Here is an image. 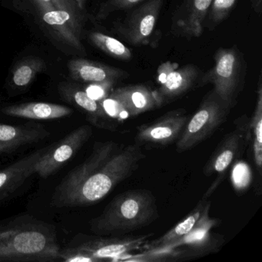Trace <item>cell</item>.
Listing matches in <instances>:
<instances>
[{
  "mask_svg": "<svg viewBox=\"0 0 262 262\" xmlns=\"http://www.w3.org/2000/svg\"><path fill=\"white\" fill-rule=\"evenodd\" d=\"M145 158L137 143L124 146L113 141L96 142L90 156L56 187L51 205L73 208L99 202L129 178Z\"/></svg>",
  "mask_w": 262,
  "mask_h": 262,
  "instance_id": "obj_1",
  "label": "cell"
},
{
  "mask_svg": "<svg viewBox=\"0 0 262 262\" xmlns=\"http://www.w3.org/2000/svg\"><path fill=\"white\" fill-rule=\"evenodd\" d=\"M60 251L50 225L24 217L0 225V262L60 261Z\"/></svg>",
  "mask_w": 262,
  "mask_h": 262,
  "instance_id": "obj_2",
  "label": "cell"
},
{
  "mask_svg": "<svg viewBox=\"0 0 262 262\" xmlns=\"http://www.w3.org/2000/svg\"><path fill=\"white\" fill-rule=\"evenodd\" d=\"M156 199L148 190L134 189L121 193L92 220V232L96 235H125L148 226L159 219Z\"/></svg>",
  "mask_w": 262,
  "mask_h": 262,
  "instance_id": "obj_3",
  "label": "cell"
},
{
  "mask_svg": "<svg viewBox=\"0 0 262 262\" xmlns=\"http://www.w3.org/2000/svg\"><path fill=\"white\" fill-rule=\"evenodd\" d=\"M214 59V67L202 76L199 85L212 84L217 96L233 108L245 85V59L236 46L219 49Z\"/></svg>",
  "mask_w": 262,
  "mask_h": 262,
  "instance_id": "obj_4",
  "label": "cell"
},
{
  "mask_svg": "<svg viewBox=\"0 0 262 262\" xmlns=\"http://www.w3.org/2000/svg\"><path fill=\"white\" fill-rule=\"evenodd\" d=\"M231 110L212 89L205 95L195 113L187 121L176 142L177 151L184 152L206 140L226 122Z\"/></svg>",
  "mask_w": 262,
  "mask_h": 262,
  "instance_id": "obj_5",
  "label": "cell"
},
{
  "mask_svg": "<svg viewBox=\"0 0 262 262\" xmlns=\"http://www.w3.org/2000/svg\"><path fill=\"white\" fill-rule=\"evenodd\" d=\"M151 236V233L139 235H111L108 237L82 235L79 237L80 241L70 248L92 256L96 262L119 261L131 255V253L143 248Z\"/></svg>",
  "mask_w": 262,
  "mask_h": 262,
  "instance_id": "obj_6",
  "label": "cell"
},
{
  "mask_svg": "<svg viewBox=\"0 0 262 262\" xmlns=\"http://www.w3.org/2000/svg\"><path fill=\"white\" fill-rule=\"evenodd\" d=\"M53 3L56 10L42 14V21L61 41L85 53L81 40L83 16L76 0H53Z\"/></svg>",
  "mask_w": 262,
  "mask_h": 262,
  "instance_id": "obj_7",
  "label": "cell"
},
{
  "mask_svg": "<svg viewBox=\"0 0 262 262\" xmlns=\"http://www.w3.org/2000/svg\"><path fill=\"white\" fill-rule=\"evenodd\" d=\"M210 207L211 202L204 210L194 228L186 235L177 242L165 245L171 248H180L182 253V260H189L216 252L219 251L225 242L224 236L211 233V230L219 226L221 221L220 219L210 217Z\"/></svg>",
  "mask_w": 262,
  "mask_h": 262,
  "instance_id": "obj_8",
  "label": "cell"
},
{
  "mask_svg": "<svg viewBox=\"0 0 262 262\" xmlns=\"http://www.w3.org/2000/svg\"><path fill=\"white\" fill-rule=\"evenodd\" d=\"M163 0H145L115 26L116 33L130 45H147L159 19Z\"/></svg>",
  "mask_w": 262,
  "mask_h": 262,
  "instance_id": "obj_9",
  "label": "cell"
},
{
  "mask_svg": "<svg viewBox=\"0 0 262 262\" xmlns=\"http://www.w3.org/2000/svg\"><path fill=\"white\" fill-rule=\"evenodd\" d=\"M93 135L90 125H82L69 133L57 143L50 145L36 163V173L47 179L65 165L81 148L88 142Z\"/></svg>",
  "mask_w": 262,
  "mask_h": 262,
  "instance_id": "obj_10",
  "label": "cell"
},
{
  "mask_svg": "<svg viewBox=\"0 0 262 262\" xmlns=\"http://www.w3.org/2000/svg\"><path fill=\"white\" fill-rule=\"evenodd\" d=\"M249 122L246 116L235 120V128L225 136L204 166L205 176L210 177L215 173L219 174V178L223 176L233 161L238 157L251 139Z\"/></svg>",
  "mask_w": 262,
  "mask_h": 262,
  "instance_id": "obj_11",
  "label": "cell"
},
{
  "mask_svg": "<svg viewBox=\"0 0 262 262\" xmlns=\"http://www.w3.org/2000/svg\"><path fill=\"white\" fill-rule=\"evenodd\" d=\"M188 119L182 108L168 112L154 122L138 126L136 142L161 147L171 145L180 137Z\"/></svg>",
  "mask_w": 262,
  "mask_h": 262,
  "instance_id": "obj_12",
  "label": "cell"
},
{
  "mask_svg": "<svg viewBox=\"0 0 262 262\" xmlns=\"http://www.w3.org/2000/svg\"><path fill=\"white\" fill-rule=\"evenodd\" d=\"M212 0H183L173 14L171 31L187 39L198 38L203 33Z\"/></svg>",
  "mask_w": 262,
  "mask_h": 262,
  "instance_id": "obj_13",
  "label": "cell"
},
{
  "mask_svg": "<svg viewBox=\"0 0 262 262\" xmlns=\"http://www.w3.org/2000/svg\"><path fill=\"white\" fill-rule=\"evenodd\" d=\"M108 96L125 110L128 117L139 116L162 106L156 90L142 84L116 89L112 90Z\"/></svg>",
  "mask_w": 262,
  "mask_h": 262,
  "instance_id": "obj_14",
  "label": "cell"
},
{
  "mask_svg": "<svg viewBox=\"0 0 262 262\" xmlns=\"http://www.w3.org/2000/svg\"><path fill=\"white\" fill-rule=\"evenodd\" d=\"M59 93L66 100L81 108L92 125L108 131L117 130V125L105 113L100 102L91 99L82 89L73 84L62 83L59 86Z\"/></svg>",
  "mask_w": 262,
  "mask_h": 262,
  "instance_id": "obj_15",
  "label": "cell"
},
{
  "mask_svg": "<svg viewBox=\"0 0 262 262\" xmlns=\"http://www.w3.org/2000/svg\"><path fill=\"white\" fill-rule=\"evenodd\" d=\"M68 68L74 80L85 83L110 82L116 84L129 76L125 70L88 59H72L68 62Z\"/></svg>",
  "mask_w": 262,
  "mask_h": 262,
  "instance_id": "obj_16",
  "label": "cell"
},
{
  "mask_svg": "<svg viewBox=\"0 0 262 262\" xmlns=\"http://www.w3.org/2000/svg\"><path fill=\"white\" fill-rule=\"evenodd\" d=\"M49 147L36 150L0 171V200L14 192L36 173V163Z\"/></svg>",
  "mask_w": 262,
  "mask_h": 262,
  "instance_id": "obj_17",
  "label": "cell"
},
{
  "mask_svg": "<svg viewBox=\"0 0 262 262\" xmlns=\"http://www.w3.org/2000/svg\"><path fill=\"white\" fill-rule=\"evenodd\" d=\"M199 76L200 70L193 64L184 66L170 73L156 90L162 105L168 103L191 90Z\"/></svg>",
  "mask_w": 262,
  "mask_h": 262,
  "instance_id": "obj_18",
  "label": "cell"
},
{
  "mask_svg": "<svg viewBox=\"0 0 262 262\" xmlns=\"http://www.w3.org/2000/svg\"><path fill=\"white\" fill-rule=\"evenodd\" d=\"M50 136L42 125H10L0 124V154L10 152L19 147L34 143Z\"/></svg>",
  "mask_w": 262,
  "mask_h": 262,
  "instance_id": "obj_19",
  "label": "cell"
},
{
  "mask_svg": "<svg viewBox=\"0 0 262 262\" xmlns=\"http://www.w3.org/2000/svg\"><path fill=\"white\" fill-rule=\"evenodd\" d=\"M6 116L33 120H53L67 117L73 113L70 107L47 102H27L4 107Z\"/></svg>",
  "mask_w": 262,
  "mask_h": 262,
  "instance_id": "obj_20",
  "label": "cell"
},
{
  "mask_svg": "<svg viewBox=\"0 0 262 262\" xmlns=\"http://www.w3.org/2000/svg\"><path fill=\"white\" fill-rule=\"evenodd\" d=\"M209 202H211L208 201V199L202 198V200L197 204L195 208L183 220L181 221L176 226L173 227L171 229L167 231L165 234L161 236L159 238L155 239L148 244L147 242L143 248H149L162 246V245L177 242L179 239L182 238L194 228Z\"/></svg>",
  "mask_w": 262,
  "mask_h": 262,
  "instance_id": "obj_21",
  "label": "cell"
},
{
  "mask_svg": "<svg viewBox=\"0 0 262 262\" xmlns=\"http://www.w3.org/2000/svg\"><path fill=\"white\" fill-rule=\"evenodd\" d=\"M251 139H252L253 156L254 165L261 174L262 168V84L261 76H259L257 90V101L252 117L250 118Z\"/></svg>",
  "mask_w": 262,
  "mask_h": 262,
  "instance_id": "obj_22",
  "label": "cell"
},
{
  "mask_svg": "<svg viewBox=\"0 0 262 262\" xmlns=\"http://www.w3.org/2000/svg\"><path fill=\"white\" fill-rule=\"evenodd\" d=\"M90 39L93 45L111 57L125 61L133 58L129 49L112 36L99 32H93L90 34Z\"/></svg>",
  "mask_w": 262,
  "mask_h": 262,
  "instance_id": "obj_23",
  "label": "cell"
},
{
  "mask_svg": "<svg viewBox=\"0 0 262 262\" xmlns=\"http://www.w3.org/2000/svg\"><path fill=\"white\" fill-rule=\"evenodd\" d=\"M42 59L37 57L28 58L18 64L13 72L12 82L17 87H27L31 83L37 73L45 69Z\"/></svg>",
  "mask_w": 262,
  "mask_h": 262,
  "instance_id": "obj_24",
  "label": "cell"
},
{
  "mask_svg": "<svg viewBox=\"0 0 262 262\" xmlns=\"http://www.w3.org/2000/svg\"><path fill=\"white\" fill-rule=\"evenodd\" d=\"M145 0H107L100 6L98 11V20H103L115 12L129 10Z\"/></svg>",
  "mask_w": 262,
  "mask_h": 262,
  "instance_id": "obj_25",
  "label": "cell"
},
{
  "mask_svg": "<svg viewBox=\"0 0 262 262\" xmlns=\"http://www.w3.org/2000/svg\"><path fill=\"white\" fill-rule=\"evenodd\" d=\"M237 0H212L209 10V22L216 25L228 17Z\"/></svg>",
  "mask_w": 262,
  "mask_h": 262,
  "instance_id": "obj_26",
  "label": "cell"
},
{
  "mask_svg": "<svg viewBox=\"0 0 262 262\" xmlns=\"http://www.w3.org/2000/svg\"><path fill=\"white\" fill-rule=\"evenodd\" d=\"M89 85L84 89V91L91 99L101 102L108 97V95L113 90V87L116 84L113 82H96V83H88Z\"/></svg>",
  "mask_w": 262,
  "mask_h": 262,
  "instance_id": "obj_27",
  "label": "cell"
},
{
  "mask_svg": "<svg viewBox=\"0 0 262 262\" xmlns=\"http://www.w3.org/2000/svg\"><path fill=\"white\" fill-rule=\"evenodd\" d=\"M60 261L64 262H96L92 256L71 248L61 249Z\"/></svg>",
  "mask_w": 262,
  "mask_h": 262,
  "instance_id": "obj_28",
  "label": "cell"
},
{
  "mask_svg": "<svg viewBox=\"0 0 262 262\" xmlns=\"http://www.w3.org/2000/svg\"><path fill=\"white\" fill-rule=\"evenodd\" d=\"M179 68V64L174 62H166L162 64L157 70V82L161 84L170 73Z\"/></svg>",
  "mask_w": 262,
  "mask_h": 262,
  "instance_id": "obj_29",
  "label": "cell"
},
{
  "mask_svg": "<svg viewBox=\"0 0 262 262\" xmlns=\"http://www.w3.org/2000/svg\"><path fill=\"white\" fill-rule=\"evenodd\" d=\"M33 2L36 4L41 15L56 10L53 0H33Z\"/></svg>",
  "mask_w": 262,
  "mask_h": 262,
  "instance_id": "obj_30",
  "label": "cell"
},
{
  "mask_svg": "<svg viewBox=\"0 0 262 262\" xmlns=\"http://www.w3.org/2000/svg\"><path fill=\"white\" fill-rule=\"evenodd\" d=\"M251 6L253 10H254L257 14H260L262 10V0H252L251 1Z\"/></svg>",
  "mask_w": 262,
  "mask_h": 262,
  "instance_id": "obj_31",
  "label": "cell"
},
{
  "mask_svg": "<svg viewBox=\"0 0 262 262\" xmlns=\"http://www.w3.org/2000/svg\"><path fill=\"white\" fill-rule=\"evenodd\" d=\"M85 1H86V0H76L78 6H79V8L82 10H84V6H85Z\"/></svg>",
  "mask_w": 262,
  "mask_h": 262,
  "instance_id": "obj_32",
  "label": "cell"
}]
</instances>
